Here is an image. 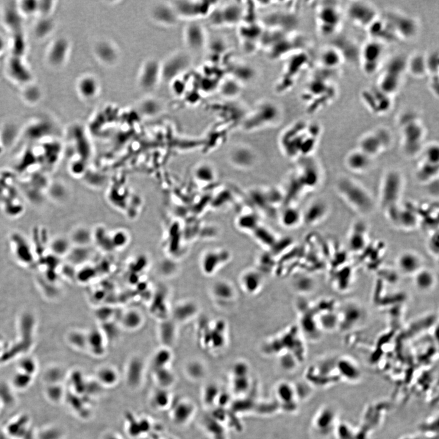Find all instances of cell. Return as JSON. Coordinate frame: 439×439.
<instances>
[{
    "instance_id": "20",
    "label": "cell",
    "mask_w": 439,
    "mask_h": 439,
    "mask_svg": "<svg viewBox=\"0 0 439 439\" xmlns=\"http://www.w3.org/2000/svg\"><path fill=\"white\" fill-rule=\"evenodd\" d=\"M94 52L97 60L104 65L112 66L118 62V48L110 41H99L94 46Z\"/></svg>"
},
{
    "instance_id": "18",
    "label": "cell",
    "mask_w": 439,
    "mask_h": 439,
    "mask_svg": "<svg viewBox=\"0 0 439 439\" xmlns=\"http://www.w3.org/2000/svg\"><path fill=\"white\" fill-rule=\"evenodd\" d=\"M186 45L194 51H199L207 44V36L204 28L198 24H190L184 30Z\"/></svg>"
},
{
    "instance_id": "17",
    "label": "cell",
    "mask_w": 439,
    "mask_h": 439,
    "mask_svg": "<svg viewBox=\"0 0 439 439\" xmlns=\"http://www.w3.org/2000/svg\"><path fill=\"white\" fill-rule=\"evenodd\" d=\"M373 158L357 149L347 154L344 163L349 170L355 174L365 173L371 168Z\"/></svg>"
},
{
    "instance_id": "37",
    "label": "cell",
    "mask_w": 439,
    "mask_h": 439,
    "mask_svg": "<svg viewBox=\"0 0 439 439\" xmlns=\"http://www.w3.org/2000/svg\"><path fill=\"white\" fill-rule=\"evenodd\" d=\"M88 348H90L94 354L100 356L104 352V337L102 332L94 330L87 335Z\"/></svg>"
},
{
    "instance_id": "22",
    "label": "cell",
    "mask_w": 439,
    "mask_h": 439,
    "mask_svg": "<svg viewBox=\"0 0 439 439\" xmlns=\"http://www.w3.org/2000/svg\"><path fill=\"white\" fill-rule=\"evenodd\" d=\"M329 211L328 202L323 199H318L308 206L304 218L308 224H318L326 218Z\"/></svg>"
},
{
    "instance_id": "43",
    "label": "cell",
    "mask_w": 439,
    "mask_h": 439,
    "mask_svg": "<svg viewBox=\"0 0 439 439\" xmlns=\"http://www.w3.org/2000/svg\"><path fill=\"white\" fill-rule=\"evenodd\" d=\"M45 394L48 401L54 404H60L65 396L64 390L60 384L47 385Z\"/></svg>"
},
{
    "instance_id": "45",
    "label": "cell",
    "mask_w": 439,
    "mask_h": 439,
    "mask_svg": "<svg viewBox=\"0 0 439 439\" xmlns=\"http://www.w3.org/2000/svg\"><path fill=\"white\" fill-rule=\"evenodd\" d=\"M160 338L161 341L166 348L173 342L174 334V327L170 322H165L160 324Z\"/></svg>"
},
{
    "instance_id": "56",
    "label": "cell",
    "mask_w": 439,
    "mask_h": 439,
    "mask_svg": "<svg viewBox=\"0 0 439 439\" xmlns=\"http://www.w3.org/2000/svg\"><path fill=\"white\" fill-rule=\"evenodd\" d=\"M18 371L34 376L37 371V365L32 360H24L20 363Z\"/></svg>"
},
{
    "instance_id": "40",
    "label": "cell",
    "mask_w": 439,
    "mask_h": 439,
    "mask_svg": "<svg viewBox=\"0 0 439 439\" xmlns=\"http://www.w3.org/2000/svg\"><path fill=\"white\" fill-rule=\"evenodd\" d=\"M122 323L125 328L130 330L138 329L143 322L142 316L138 311L130 310L124 314Z\"/></svg>"
},
{
    "instance_id": "2",
    "label": "cell",
    "mask_w": 439,
    "mask_h": 439,
    "mask_svg": "<svg viewBox=\"0 0 439 439\" xmlns=\"http://www.w3.org/2000/svg\"><path fill=\"white\" fill-rule=\"evenodd\" d=\"M283 111L278 104L272 100L258 102L244 118V128L255 130L274 126L282 120Z\"/></svg>"
},
{
    "instance_id": "29",
    "label": "cell",
    "mask_w": 439,
    "mask_h": 439,
    "mask_svg": "<svg viewBox=\"0 0 439 439\" xmlns=\"http://www.w3.org/2000/svg\"><path fill=\"white\" fill-rule=\"evenodd\" d=\"M368 240V228L362 222H357L352 228L348 237L350 248L354 252L364 248Z\"/></svg>"
},
{
    "instance_id": "35",
    "label": "cell",
    "mask_w": 439,
    "mask_h": 439,
    "mask_svg": "<svg viewBox=\"0 0 439 439\" xmlns=\"http://www.w3.org/2000/svg\"><path fill=\"white\" fill-rule=\"evenodd\" d=\"M96 382L102 387L112 388L118 384L119 374L116 370L110 366H102L96 372Z\"/></svg>"
},
{
    "instance_id": "53",
    "label": "cell",
    "mask_w": 439,
    "mask_h": 439,
    "mask_svg": "<svg viewBox=\"0 0 439 439\" xmlns=\"http://www.w3.org/2000/svg\"><path fill=\"white\" fill-rule=\"evenodd\" d=\"M24 97L26 102L34 104L40 100L41 92L40 88L35 86H29L25 88L23 93Z\"/></svg>"
},
{
    "instance_id": "44",
    "label": "cell",
    "mask_w": 439,
    "mask_h": 439,
    "mask_svg": "<svg viewBox=\"0 0 439 439\" xmlns=\"http://www.w3.org/2000/svg\"><path fill=\"white\" fill-rule=\"evenodd\" d=\"M196 308L190 302H184L175 307L174 311V318L177 321L182 322L190 318L195 312Z\"/></svg>"
},
{
    "instance_id": "33",
    "label": "cell",
    "mask_w": 439,
    "mask_h": 439,
    "mask_svg": "<svg viewBox=\"0 0 439 439\" xmlns=\"http://www.w3.org/2000/svg\"><path fill=\"white\" fill-rule=\"evenodd\" d=\"M439 164H435L422 160L416 172V178L420 182L429 184L438 179Z\"/></svg>"
},
{
    "instance_id": "16",
    "label": "cell",
    "mask_w": 439,
    "mask_h": 439,
    "mask_svg": "<svg viewBox=\"0 0 439 439\" xmlns=\"http://www.w3.org/2000/svg\"><path fill=\"white\" fill-rule=\"evenodd\" d=\"M70 44L65 38H60L52 44L47 54V60L50 65L58 68L65 64L70 52Z\"/></svg>"
},
{
    "instance_id": "14",
    "label": "cell",
    "mask_w": 439,
    "mask_h": 439,
    "mask_svg": "<svg viewBox=\"0 0 439 439\" xmlns=\"http://www.w3.org/2000/svg\"><path fill=\"white\" fill-rule=\"evenodd\" d=\"M161 80V64L154 59L144 64L138 75V84L142 90H154Z\"/></svg>"
},
{
    "instance_id": "49",
    "label": "cell",
    "mask_w": 439,
    "mask_h": 439,
    "mask_svg": "<svg viewBox=\"0 0 439 439\" xmlns=\"http://www.w3.org/2000/svg\"><path fill=\"white\" fill-rule=\"evenodd\" d=\"M19 12L24 16H30L38 12V2L34 0H25L18 5Z\"/></svg>"
},
{
    "instance_id": "48",
    "label": "cell",
    "mask_w": 439,
    "mask_h": 439,
    "mask_svg": "<svg viewBox=\"0 0 439 439\" xmlns=\"http://www.w3.org/2000/svg\"><path fill=\"white\" fill-rule=\"evenodd\" d=\"M423 160L439 164V147L438 144H430L424 149Z\"/></svg>"
},
{
    "instance_id": "19",
    "label": "cell",
    "mask_w": 439,
    "mask_h": 439,
    "mask_svg": "<svg viewBox=\"0 0 439 439\" xmlns=\"http://www.w3.org/2000/svg\"><path fill=\"white\" fill-rule=\"evenodd\" d=\"M190 402L185 400L173 401L170 408L169 414L172 421L175 424L184 425L190 420L193 412V407Z\"/></svg>"
},
{
    "instance_id": "36",
    "label": "cell",
    "mask_w": 439,
    "mask_h": 439,
    "mask_svg": "<svg viewBox=\"0 0 439 439\" xmlns=\"http://www.w3.org/2000/svg\"><path fill=\"white\" fill-rule=\"evenodd\" d=\"M338 370L341 375L350 382H356L360 377L359 368L348 360H341L338 364Z\"/></svg>"
},
{
    "instance_id": "31",
    "label": "cell",
    "mask_w": 439,
    "mask_h": 439,
    "mask_svg": "<svg viewBox=\"0 0 439 439\" xmlns=\"http://www.w3.org/2000/svg\"><path fill=\"white\" fill-rule=\"evenodd\" d=\"M171 392L168 390L158 388L150 396V405L156 410H169L173 402Z\"/></svg>"
},
{
    "instance_id": "30",
    "label": "cell",
    "mask_w": 439,
    "mask_h": 439,
    "mask_svg": "<svg viewBox=\"0 0 439 439\" xmlns=\"http://www.w3.org/2000/svg\"><path fill=\"white\" fill-rule=\"evenodd\" d=\"M152 16L156 22L165 25H173L178 18L171 4L156 5L152 10Z\"/></svg>"
},
{
    "instance_id": "10",
    "label": "cell",
    "mask_w": 439,
    "mask_h": 439,
    "mask_svg": "<svg viewBox=\"0 0 439 439\" xmlns=\"http://www.w3.org/2000/svg\"><path fill=\"white\" fill-rule=\"evenodd\" d=\"M391 142L390 132L384 129H379L364 136L360 138L358 149L374 159L388 148Z\"/></svg>"
},
{
    "instance_id": "62",
    "label": "cell",
    "mask_w": 439,
    "mask_h": 439,
    "mask_svg": "<svg viewBox=\"0 0 439 439\" xmlns=\"http://www.w3.org/2000/svg\"><path fill=\"white\" fill-rule=\"evenodd\" d=\"M2 406L1 402H0V410L2 409Z\"/></svg>"
},
{
    "instance_id": "24",
    "label": "cell",
    "mask_w": 439,
    "mask_h": 439,
    "mask_svg": "<svg viewBox=\"0 0 439 439\" xmlns=\"http://www.w3.org/2000/svg\"><path fill=\"white\" fill-rule=\"evenodd\" d=\"M77 90L80 96L84 100H92L98 96L100 85L98 79L93 75H84L77 83Z\"/></svg>"
},
{
    "instance_id": "46",
    "label": "cell",
    "mask_w": 439,
    "mask_h": 439,
    "mask_svg": "<svg viewBox=\"0 0 439 439\" xmlns=\"http://www.w3.org/2000/svg\"><path fill=\"white\" fill-rule=\"evenodd\" d=\"M14 392L10 385L0 383V402L2 406L10 407L15 404L16 398Z\"/></svg>"
},
{
    "instance_id": "9",
    "label": "cell",
    "mask_w": 439,
    "mask_h": 439,
    "mask_svg": "<svg viewBox=\"0 0 439 439\" xmlns=\"http://www.w3.org/2000/svg\"><path fill=\"white\" fill-rule=\"evenodd\" d=\"M342 20V14L337 5H322L316 13V25L319 32L325 36L337 32L340 29Z\"/></svg>"
},
{
    "instance_id": "23",
    "label": "cell",
    "mask_w": 439,
    "mask_h": 439,
    "mask_svg": "<svg viewBox=\"0 0 439 439\" xmlns=\"http://www.w3.org/2000/svg\"><path fill=\"white\" fill-rule=\"evenodd\" d=\"M392 222L402 230H412L418 227L420 223V215L418 211L412 208L400 206Z\"/></svg>"
},
{
    "instance_id": "38",
    "label": "cell",
    "mask_w": 439,
    "mask_h": 439,
    "mask_svg": "<svg viewBox=\"0 0 439 439\" xmlns=\"http://www.w3.org/2000/svg\"><path fill=\"white\" fill-rule=\"evenodd\" d=\"M154 374V382L158 388L168 390L174 382V375L168 368L156 370Z\"/></svg>"
},
{
    "instance_id": "21",
    "label": "cell",
    "mask_w": 439,
    "mask_h": 439,
    "mask_svg": "<svg viewBox=\"0 0 439 439\" xmlns=\"http://www.w3.org/2000/svg\"><path fill=\"white\" fill-rule=\"evenodd\" d=\"M144 364L138 357L132 358L126 366L125 380L128 386L132 390L140 388L143 382Z\"/></svg>"
},
{
    "instance_id": "47",
    "label": "cell",
    "mask_w": 439,
    "mask_h": 439,
    "mask_svg": "<svg viewBox=\"0 0 439 439\" xmlns=\"http://www.w3.org/2000/svg\"><path fill=\"white\" fill-rule=\"evenodd\" d=\"M140 111L144 114L154 116L160 112L161 105L160 102L154 98H148L142 102L140 106Z\"/></svg>"
},
{
    "instance_id": "6",
    "label": "cell",
    "mask_w": 439,
    "mask_h": 439,
    "mask_svg": "<svg viewBox=\"0 0 439 439\" xmlns=\"http://www.w3.org/2000/svg\"><path fill=\"white\" fill-rule=\"evenodd\" d=\"M385 44L370 38L361 48L360 60L364 73L372 76L379 71L384 59Z\"/></svg>"
},
{
    "instance_id": "27",
    "label": "cell",
    "mask_w": 439,
    "mask_h": 439,
    "mask_svg": "<svg viewBox=\"0 0 439 439\" xmlns=\"http://www.w3.org/2000/svg\"><path fill=\"white\" fill-rule=\"evenodd\" d=\"M8 70L11 78L18 82L28 83L32 80L30 72L20 58H11L8 64Z\"/></svg>"
},
{
    "instance_id": "4",
    "label": "cell",
    "mask_w": 439,
    "mask_h": 439,
    "mask_svg": "<svg viewBox=\"0 0 439 439\" xmlns=\"http://www.w3.org/2000/svg\"><path fill=\"white\" fill-rule=\"evenodd\" d=\"M404 180L401 172L391 169L386 172L380 183V202L384 210L400 204Z\"/></svg>"
},
{
    "instance_id": "28",
    "label": "cell",
    "mask_w": 439,
    "mask_h": 439,
    "mask_svg": "<svg viewBox=\"0 0 439 439\" xmlns=\"http://www.w3.org/2000/svg\"><path fill=\"white\" fill-rule=\"evenodd\" d=\"M335 420L334 410L332 408H324L316 416L315 422L316 429L323 435H328L334 429Z\"/></svg>"
},
{
    "instance_id": "25",
    "label": "cell",
    "mask_w": 439,
    "mask_h": 439,
    "mask_svg": "<svg viewBox=\"0 0 439 439\" xmlns=\"http://www.w3.org/2000/svg\"><path fill=\"white\" fill-rule=\"evenodd\" d=\"M398 268L406 274H416L422 268L420 257L413 252H406L400 255L397 260Z\"/></svg>"
},
{
    "instance_id": "3",
    "label": "cell",
    "mask_w": 439,
    "mask_h": 439,
    "mask_svg": "<svg viewBox=\"0 0 439 439\" xmlns=\"http://www.w3.org/2000/svg\"><path fill=\"white\" fill-rule=\"evenodd\" d=\"M400 124L402 150L408 156H414L423 150L422 146L426 134L425 128L413 114L402 116Z\"/></svg>"
},
{
    "instance_id": "12",
    "label": "cell",
    "mask_w": 439,
    "mask_h": 439,
    "mask_svg": "<svg viewBox=\"0 0 439 439\" xmlns=\"http://www.w3.org/2000/svg\"><path fill=\"white\" fill-rule=\"evenodd\" d=\"M362 99L366 107L374 114H384L390 109L391 96L383 92L378 86L363 92Z\"/></svg>"
},
{
    "instance_id": "52",
    "label": "cell",
    "mask_w": 439,
    "mask_h": 439,
    "mask_svg": "<svg viewBox=\"0 0 439 439\" xmlns=\"http://www.w3.org/2000/svg\"><path fill=\"white\" fill-rule=\"evenodd\" d=\"M70 342L79 349L88 348L87 335L80 332H72L69 338Z\"/></svg>"
},
{
    "instance_id": "54",
    "label": "cell",
    "mask_w": 439,
    "mask_h": 439,
    "mask_svg": "<svg viewBox=\"0 0 439 439\" xmlns=\"http://www.w3.org/2000/svg\"><path fill=\"white\" fill-rule=\"evenodd\" d=\"M62 432L56 427H48L41 430L38 434V439H61Z\"/></svg>"
},
{
    "instance_id": "5",
    "label": "cell",
    "mask_w": 439,
    "mask_h": 439,
    "mask_svg": "<svg viewBox=\"0 0 439 439\" xmlns=\"http://www.w3.org/2000/svg\"><path fill=\"white\" fill-rule=\"evenodd\" d=\"M407 59L402 56H396L386 64L377 86L383 92L392 96L399 90L402 76L407 71Z\"/></svg>"
},
{
    "instance_id": "1",
    "label": "cell",
    "mask_w": 439,
    "mask_h": 439,
    "mask_svg": "<svg viewBox=\"0 0 439 439\" xmlns=\"http://www.w3.org/2000/svg\"><path fill=\"white\" fill-rule=\"evenodd\" d=\"M336 190L350 207L362 214H368L374 209V199L362 185L350 177H341L336 184Z\"/></svg>"
},
{
    "instance_id": "11",
    "label": "cell",
    "mask_w": 439,
    "mask_h": 439,
    "mask_svg": "<svg viewBox=\"0 0 439 439\" xmlns=\"http://www.w3.org/2000/svg\"><path fill=\"white\" fill-rule=\"evenodd\" d=\"M172 7L179 18H198L210 16L213 11L210 2L176 1L172 2Z\"/></svg>"
},
{
    "instance_id": "13",
    "label": "cell",
    "mask_w": 439,
    "mask_h": 439,
    "mask_svg": "<svg viewBox=\"0 0 439 439\" xmlns=\"http://www.w3.org/2000/svg\"><path fill=\"white\" fill-rule=\"evenodd\" d=\"M190 63V58L185 54L180 52L172 56L164 63L161 64V80L170 82L176 80L187 70Z\"/></svg>"
},
{
    "instance_id": "50",
    "label": "cell",
    "mask_w": 439,
    "mask_h": 439,
    "mask_svg": "<svg viewBox=\"0 0 439 439\" xmlns=\"http://www.w3.org/2000/svg\"><path fill=\"white\" fill-rule=\"evenodd\" d=\"M426 56V64L428 74L430 76L438 74V52H432Z\"/></svg>"
},
{
    "instance_id": "26",
    "label": "cell",
    "mask_w": 439,
    "mask_h": 439,
    "mask_svg": "<svg viewBox=\"0 0 439 439\" xmlns=\"http://www.w3.org/2000/svg\"><path fill=\"white\" fill-rule=\"evenodd\" d=\"M344 55L338 46H328L322 51L320 63L322 68L326 70H334L343 63Z\"/></svg>"
},
{
    "instance_id": "61",
    "label": "cell",
    "mask_w": 439,
    "mask_h": 439,
    "mask_svg": "<svg viewBox=\"0 0 439 439\" xmlns=\"http://www.w3.org/2000/svg\"><path fill=\"white\" fill-rule=\"evenodd\" d=\"M6 46V43L5 38L0 35V54L4 52Z\"/></svg>"
},
{
    "instance_id": "34",
    "label": "cell",
    "mask_w": 439,
    "mask_h": 439,
    "mask_svg": "<svg viewBox=\"0 0 439 439\" xmlns=\"http://www.w3.org/2000/svg\"><path fill=\"white\" fill-rule=\"evenodd\" d=\"M407 71L416 78H420L428 74L426 56L416 54L407 59Z\"/></svg>"
},
{
    "instance_id": "32",
    "label": "cell",
    "mask_w": 439,
    "mask_h": 439,
    "mask_svg": "<svg viewBox=\"0 0 439 439\" xmlns=\"http://www.w3.org/2000/svg\"><path fill=\"white\" fill-rule=\"evenodd\" d=\"M30 419L26 415L20 416L10 422L6 433L11 438H23L28 432Z\"/></svg>"
},
{
    "instance_id": "41",
    "label": "cell",
    "mask_w": 439,
    "mask_h": 439,
    "mask_svg": "<svg viewBox=\"0 0 439 439\" xmlns=\"http://www.w3.org/2000/svg\"><path fill=\"white\" fill-rule=\"evenodd\" d=\"M172 360V354L166 347L158 350L154 355L152 360V370L168 368V364Z\"/></svg>"
},
{
    "instance_id": "15",
    "label": "cell",
    "mask_w": 439,
    "mask_h": 439,
    "mask_svg": "<svg viewBox=\"0 0 439 439\" xmlns=\"http://www.w3.org/2000/svg\"><path fill=\"white\" fill-rule=\"evenodd\" d=\"M242 8L237 4H229L224 6L220 10L213 11L210 16L216 25H234L240 23L242 16ZM214 24V25H215Z\"/></svg>"
},
{
    "instance_id": "57",
    "label": "cell",
    "mask_w": 439,
    "mask_h": 439,
    "mask_svg": "<svg viewBox=\"0 0 439 439\" xmlns=\"http://www.w3.org/2000/svg\"><path fill=\"white\" fill-rule=\"evenodd\" d=\"M52 22L48 20H43L40 22L36 27V34L40 37L46 35L52 30Z\"/></svg>"
},
{
    "instance_id": "51",
    "label": "cell",
    "mask_w": 439,
    "mask_h": 439,
    "mask_svg": "<svg viewBox=\"0 0 439 439\" xmlns=\"http://www.w3.org/2000/svg\"><path fill=\"white\" fill-rule=\"evenodd\" d=\"M240 83L234 82V80H226L220 86L221 92L224 96H235L240 92Z\"/></svg>"
},
{
    "instance_id": "42",
    "label": "cell",
    "mask_w": 439,
    "mask_h": 439,
    "mask_svg": "<svg viewBox=\"0 0 439 439\" xmlns=\"http://www.w3.org/2000/svg\"><path fill=\"white\" fill-rule=\"evenodd\" d=\"M33 376L18 371L13 376L10 385L14 390L24 391L30 388Z\"/></svg>"
},
{
    "instance_id": "8",
    "label": "cell",
    "mask_w": 439,
    "mask_h": 439,
    "mask_svg": "<svg viewBox=\"0 0 439 439\" xmlns=\"http://www.w3.org/2000/svg\"><path fill=\"white\" fill-rule=\"evenodd\" d=\"M385 20L390 25L396 38L398 40H412L418 32V22L412 16L404 14L390 12Z\"/></svg>"
},
{
    "instance_id": "7",
    "label": "cell",
    "mask_w": 439,
    "mask_h": 439,
    "mask_svg": "<svg viewBox=\"0 0 439 439\" xmlns=\"http://www.w3.org/2000/svg\"><path fill=\"white\" fill-rule=\"evenodd\" d=\"M346 16L352 24L368 30L379 18L376 7L364 1L350 2L347 6Z\"/></svg>"
},
{
    "instance_id": "60",
    "label": "cell",
    "mask_w": 439,
    "mask_h": 439,
    "mask_svg": "<svg viewBox=\"0 0 439 439\" xmlns=\"http://www.w3.org/2000/svg\"><path fill=\"white\" fill-rule=\"evenodd\" d=\"M68 244H66L65 241L62 240H58L54 244V250L56 252H59V254L65 252L66 250H68Z\"/></svg>"
},
{
    "instance_id": "58",
    "label": "cell",
    "mask_w": 439,
    "mask_h": 439,
    "mask_svg": "<svg viewBox=\"0 0 439 439\" xmlns=\"http://www.w3.org/2000/svg\"><path fill=\"white\" fill-rule=\"evenodd\" d=\"M428 244L430 252L438 254V230L430 236Z\"/></svg>"
},
{
    "instance_id": "59",
    "label": "cell",
    "mask_w": 439,
    "mask_h": 439,
    "mask_svg": "<svg viewBox=\"0 0 439 439\" xmlns=\"http://www.w3.org/2000/svg\"><path fill=\"white\" fill-rule=\"evenodd\" d=\"M430 91L434 94L436 97H438L439 90L438 74L430 76Z\"/></svg>"
},
{
    "instance_id": "55",
    "label": "cell",
    "mask_w": 439,
    "mask_h": 439,
    "mask_svg": "<svg viewBox=\"0 0 439 439\" xmlns=\"http://www.w3.org/2000/svg\"><path fill=\"white\" fill-rule=\"evenodd\" d=\"M63 378L62 370L58 368L50 369L46 372L45 380L47 384H60V380Z\"/></svg>"
},
{
    "instance_id": "39",
    "label": "cell",
    "mask_w": 439,
    "mask_h": 439,
    "mask_svg": "<svg viewBox=\"0 0 439 439\" xmlns=\"http://www.w3.org/2000/svg\"><path fill=\"white\" fill-rule=\"evenodd\" d=\"M434 275L432 272L420 269L416 274L415 284L420 290H429L434 286Z\"/></svg>"
}]
</instances>
